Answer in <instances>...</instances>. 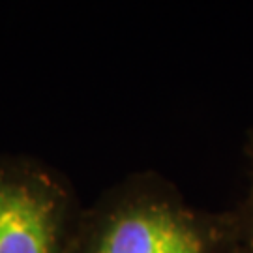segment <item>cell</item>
<instances>
[{
    "label": "cell",
    "instance_id": "6da1fadb",
    "mask_svg": "<svg viewBox=\"0 0 253 253\" xmlns=\"http://www.w3.org/2000/svg\"><path fill=\"white\" fill-rule=\"evenodd\" d=\"M70 253H240L231 210H205L156 171L131 172L83 207Z\"/></svg>",
    "mask_w": 253,
    "mask_h": 253
},
{
    "label": "cell",
    "instance_id": "7a4b0ae2",
    "mask_svg": "<svg viewBox=\"0 0 253 253\" xmlns=\"http://www.w3.org/2000/svg\"><path fill=\"white\" fill-rule=\"evenodd\" d=\"M83 212L72 182L42 160L0 154V253H70Z\"/></svg>",
    "mask_w": 253,
    "mask_h": 253
},
{
    "label": "cell",
    "instance_id": "3957f363",
    "mask_svg": "<svg viewBox=\"0 0 253 253\" xmlns=\"http://www.w3.org/2000/svg\"><path fill=\"white\" fill-rule=\"evenodd\" d=\"M246 158H248V190L233 212L238 229V250L240 253H253V127L246 141Z\"/></svg>",
    "mask_w": 253,
    "mask_h": 253
}]
</instances>
